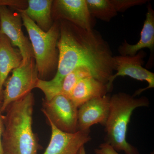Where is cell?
I'll list each match as a JSON object with an SVG mask.
<instances>
[{
    "instance_id": "cell-1",
    "label": "cell",
    "mask_w": 154,
    "mask_h": 154,
    "mask_svg": "<svg viewBox=\"0 0 154 154\" xmlns=\"http://www.w3.org/2000/svg\"><path fill=\"white\" fill-rule=\"evenodd\" d=\"M57 72L49 81L39 79L36 88L50 100L59 95L65 77L75 69L87 68L92 76L107 84L115 71L114 56L110 45L96 30H88L60 20Z\"/></svg>"
},
{
    "instance_id": "cell-2",
    "label": "cell",
    "mask_w": 154,
    "mask_h": 154,
    "mask_svg": "<svg viewBox=\"0 0 154 154\" xmlns=\"http://www.w3.org/2000/svg\"><path fill=\"white\" fill-rule=\"evenodd\" d=\"M34 98L30 93L11 103L3 116L2 138L5 153L37 154L40 146L32 128Z\"/></svg>"
},
{
    "instance_id": "cell-3",
    "label": "cell",
    "mask_w": 154,
    "mask_h": 154,
    "mask_svg": "<svg viewBox=\"0 0 154 154\" xmlns=\"http://www.w3.org/2000/svg\"><path fill=\"white\" fill-rule=\"evenodd\" d=\"M148 98H135L125 93H119L110 96L109 115L105 127V143L117 152L125 154H140L136 148L126 140L128 126L134 110L138 107H148Z\"/></svg>"
},
{
    "instance_id": "cell-4",
    "label": "cell",
    "mask_w": 154,
    "mask_h": 154,
    "mask_svg": "<svg viewBox=\"0 0 154 154\" xmlns=\"http://www.w3.org/2000/svg\"><path fill=\"white\" fill-rule=\"evenodd\" d=\"M22 18L28 35L34 55L38 78L44 80L57 69L59 52L57 44L60 36L59 21H55L47 32H44L22 10H17Z\"/></svg>"
},
{
    "instance_id": "cell-5",
    "label": "cell",
    "mask_w": 154,
    "mask_h": 154,
    "mask_svg": "<svg viewBox=\"0 0 154 154\" xmlns=\"http://www.w3.org/2000/svg\"><path fill=\"white\" fill-rule=\"evenodd\" d=\"M38 79L34 58L22 60L20 65L12 71V75L5 83L1 107L2 113L11 103L31 93L36 88Z\"/></svg>"
},
{
    "instance_id": "cell-6",
    "label": "cell",
    "mask_w": 154,
    "mask_h": 154,
    "mask_svg": "<svg viewBox=\"0 0 154 154\" xmlns=\"http://www.w3.org/2000/svg\"><path fill=\"white\" fill-rule=\"evenodd\" d=\"M78 108L68 97L58 95L49 101L43 99L42 111L58 129L74 133L78 131Z\"/></svg>"
},
{
    "instance_id": "cell-7",
    "label": "cell",
    "mask_w": 154,
    "mask_h": 154,
    "mask_svg": "<svg viewBox=\"0 0 154 154\" xmlns=\"http://www.w3.org/2000/svg\"><path fill=\"white\" fill-rule=\"evenodd\" d=\"M146 53L143 50L133 56H114L115 71L116 72L110 77L107 86L109 92L113 88V81L117 77L128 76L138 81H146L148 86L135 92L134 97L139 95L143 91L154 88V73L143 66Z\"/></svg>"
},
{
    "instance_id": "cell-8",
    "label": "cell",
    "mask_w": 154,
    "mask_h": 154,
    "mask_svg": "<svg viewBox=\"0 0 154 154\" xmlns=\"http://www.w3.org/2000/svg\"><path fill=\"white\" fill-rule=\"evenodd\" d=\"M22 21L20 14L14 13L5 6L0 7V34L9 38L13 46L21 54L22 60L34 58L30 40L22 30Z\"/></svg>"
},
{
    "instance_id": "cell-9",
    "label": "cell",
    "mask_w": 154,
    "mask_h": 154,
    "mask_svg": "<svg viewBox=\"0 0 154 154\" xmlns=\"http://www.w3.org/2000/svg\"><path fill=\"white\" fill-rule=\"evenodd\" d=\"M51 15L54 21L65 20L85 30H93V17L86 0L53 1Z\"/></svg>"
},
{
    "instance_id": "cell-10",
    "label": "cell",
    "mask_w": 154,
    "mask_h": 154,
    "mask_svg": "<svg viewBox=\"0 0 154 154\" xmlns=\"http://www.w3.org/2000/svg\"><path fill=\"white\" fill-rule=\"evenodd\" d=\"M51 128L50 140L43 154H79L80 149L91 140V131L63 132L48 121Z\"/></svg>"
},
{
    "instance_id": "cell-11",
    "label": "cell",
    "mask_w": 154,
    "mask_h": 154,
    "mask_svg": "<svg viewBox=\"0 0 154 154\" xmlns=\"http://www.w3.org/2000/svg\"><path fill=\"white\" fill-rule=\"evenodd\" d=\"M109 95L90 100L78 108V131H88L94 125L105 126L110 111Z\"/></svg>"
},
{
    "instance_id": "cell-12",
    "label": "cell",
    "mask_w": 154,
    "mask_h": 154,
    "mask_svg": "<svg viewBox=\"0 0 154 154\" xmlns=\"http://www.w3.org/2000/svg\"><path fill=\"white\" fill-rule=\"evenodd\" d=\"M144 48H148L152 53L154 49V11L149 3L145 20L140 33V38L136 44H130L126 40L118 48L120 55L133 56Z\"/></svg>"
},
{
    "instance_id": "cell-13",
    "label": "cell",
    "mask_w": 154,
    "mask_h": 154,
    "mask_svg": "<svg viewBox=\"0 0 154 154\" xmlns=\"http://www.w3.org/2000/svg\"><path fill=\"white\" fill-rule=\"evenodd\" d=\"M108 93L107 84L90 76L80 80L73 89L69 98L79 108L86 102L103 97Z\"/></svg>"
},
{
    "instance_id": "cell-14",
    "label": "cell",
    "mask_w": 154,
    "mask_h": 154,
    "mask_svg": "<svg viewBox=\"0 0 154 154\" xmlns=\"http://www.w3.org/2000/svg\"><path fill=\"white\" fill-rule=\"evenodd\" d=\"M22 57L8 38L0 34V98L3 97V87L9 74L22 63Z\"/></svg>"
},
{
    "instance_id": "cell-15",
    "label": "cell",
    "mask_w": 154,
    "mask_h": 154,
    "mask_svg": "<svg viewBox=\"0 0 154 154\" xmlns=\"http://www.w3.org/2000/svg\"><path fill=\"white\" fill-rule=\"evenodd\" d=\"M52 0H29L23 12L36 25L44 32H47L53 24L51 10Z\"/></svg>"
},
{
    "instance_id": "cell-16",
    "label": "cell",
    "mask_w": 154,
    "mask_h": 154,
    "mask_svg": "<svg viewBox=\"0 0 154 154\" xmlns=\"http://www.w3.org/2000/svg\"><path fill=\"white\" fill-rule=\"evenodd\" d=\"M92 17L105 22H110L117 15L112 0H86Z\"/></svg>"
},
{
    "instance_id": "cell-17",
    "label": "cell",
    "mask_w": 154,
    "mask_h": 154,
    "mask_svg": "<svg viewBox=\"0 0 154 154\" xmlns=\"http://www.w3.org/2000/svg\"><path fill=\"white\" fill-rule=\"evenodd\" d=\"M90 76H92V74L88 69L84 67L75 69L64 78L59 95H64L69 98L77 83L82 79Z\"/></svg>"
},
{
    "instance_id": "cell-18",
    "label": "cell",
    "mask_w": 154,
    "mask_h": 154,
    "mask_svg": "<svg viewBox=\"0 0 154 154\" xmlns=\"http://www.w3.org/2000/svg\"><path fill=\"white\" fill-rule=\"evenodd\" d=\"M117 13L124 12L128 9L134 7L143 5L148 2L146 0H112Z\"/></svg>"
},
{
    "instance_id": "cell-19",
    "label": "cell",
    "mask_w": 154,
    "mask_h": 154,
    "mask_svg": "<svg viewBox=\"0 0 154 154\" xmlns=\"http://www.w3.org/2000/svg\"><path fill=\"white\" fill-rule=\"evenodd\" d=\"M28 5L27 1L21 0H0V7L9 6L16 10H24Z\"/></svg>"
},
{
    "instance_id": "cell-20",
    "label": "cell",
    "mask_w": 154,
    "mask_h": 154,
    "mask_svg": "<svg viewBox=\"0 0 154 154\" xmlns=\"http://www.w3.org/2000/svg\"><path fill=\"white\" fill-rule=\"evenodd\" d=\"M94 152L95 154H119L106 143L100 144L98 148L94 149Z\"/></svg>"
},
{
    "instance_id": "cell-21",
    "label": "cell",
    "mask_w": 154,
    "mask_h": 154,
    "mask_svg": "<svg viewBox=\"0 0 154 154\" xmlns=\"http://www.w3.org/2000/svg\"><path fill=\"white\" fill-rule=\"evenodd\" d=\"M2 98H0V154H5V150L3 147L2 143V138L3 132H4V125L3 121V116L1 111V107L2 105Z\"/></svg>"
},
{
    "instance_id": "cell-22",
    "label": "cell",
    "mask_w": 154,
    "mask_h": 154,
    "mask_svg": "<svg viewBox=\"0 0 154 154\" xmlns=\"http://www.w3.org/2000/svg\"><path fill=\"white\" fill-rule=\"evenodd\" d=\"M79 154H86L85 149L84 146H82L81 148L80 149Z\"/></svg>"
},
{
    "instance_id": "cell-23",
    "label": "cell",
    "mask_w": 154,
    "mask_h": 154,
    "mask_svg": "<svg viewBox=\"0 0 154 154\" xmlns=\"http://www.w3.org/2000/svg\"><path fill=\"white\" fill-rule=\"evenodd\" d=\"M5 154H8V153H5Z\"/></svg>"
}]
</instances>
